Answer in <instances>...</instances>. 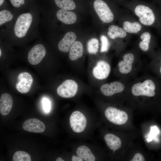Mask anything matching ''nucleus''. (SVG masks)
<instances>
[{"label": "nucleus", "instance_id": "obj_1", "mask_svg": "<svg viewBox=\"0 0 161 161\" xmlns=\"http://www.w3.org/2000/svg\"><path fill=\"white\" fill-rule=\"evenodd\" d=\"M93 8L100 19L104 23L112 22L114 16L110 7L109 1L107 0H94Z\"/></svg>", "mask_w": 161, "mask_h": 161}, {"label": "nucleus", "instance_id": "obj_2", "mask_svg": "<svg viewBox=\"0 0 161 161\" xmlns=\"http://www.w3.org/2000/svg\"><path fill=\"white\" fill-rule=\"evenodd\" d=\"M155 85L153 80L149 79L143 83L134 84L132 87L131 92L135 96L144 95L153 97L155 95Z\"/></svg>", "mask_w": 161, "mask_h": 161}, {"label": "nucleus", "instance_id": "obj_3", "mask_svg": "<svg viewBox=\"0 0 161 161\" xmlns=\"http://www.w3.org/2000/svg\"><path fill=\"white\" fill-rule=\"evenodd\" d=\"M32 21V16L29 13L21 15L18 18L14 27V32L18 37L21 38L26 35Z\"/></svg>", "mask_w": 161, "mask_h": 161}, {"label": "nucleus", "instance_id": "obj_4", "mask_svg": "<svg viewBox=\"0 0 161 161\" xmlns=\"http://www.w3.org/2000/svg\"><path fill=\"white\" fill-rule=\"evenodd\" d=\"M105 115L109 121L118 125L126 123L128 118V115L125 112L112 107H108L106 109Z\"/></svg>", "mask_w": 161, "mask_h": 161}, {"label": "nucleus", "instance_id": "obj_5", "mask_svg": "<svg viewBox=\"0 0 161 161\" xmlns=\"http://www.w3.org/2000/svg\"><path fill=\"white\" fill-rule=\"evenodd\" d=\"M78 85L74 80L68 79L64 81L57 89L58 94L60 96L66 98H71L76 95Z\"/></svg>", "mask_w": 161, "mask_h": 161}, {"label": "nucleus", "instance_id": "obj_6", "mask_svg": "<svg viewBox=\"0 0 161 161\" xmlns=\"http://www.w3.org/2000/svg\"><path fill=\"white\" fill-rule=\"evenodd\" d=\"M70 125L74 132L80 133L85 129L87 120L85 116L79 111H75L71 114L69 118Z\"/></svg>", "mask_w": 161, "mask_h": 161}, {"label": "nucleus", "instance_id": "obj_7", "mask_svg": "<svg viewBox=\"0 0 161 161\" xmlns=\"http://www.w3.org/2000/svg\"><path fill=\"white\" fill-rule=\"evenodd\" d=\"M17 82L16 85V89L21 93L28 92L31 87L33 79L30 74L27 72L19 73L17 77Z\"/></svg>", "mask_w": 161, "mask_h": 161}, {"label": "nucleus", "instance_id": "obj_8", "mask_svg": "<svg viewBox=\"0 0 161 161\" xmlns=\"http://www.w3.org/2000/svg\"><path fill=\"white\" fill-rule=\"evenodd\" d=\"M46 54V50L44 46L41 44L34 46L30 51L27 59L29 63L32 65L39 64Z\"/></svg>", "mask_w": 161, "mask_h": 161}, {"label": "nucleus", "instance_id": "obj_9", "mask_svg": "<svg viewBox=\"0 0 161 161\" xmlns=\"http://www.w3.org/2000/svg\"><path fill=\"white\" fill-rule=\"evenodd\" d=\"M111 67L109 64L103 60L99 61L93 69L92 73L96 78L102 80L106 78L109 75Z\"/></svg>", "mask_w": 161, "mask_h": 161}, {"label": "nucleus", "instance_id": "obj_10", "mask_svg": "<svg viewBox=\"0 0 161 161\" xmlns=\"http://www.w3.org/2000/svg\"><path fill=\"white\" fill-rule=\"evenodd\" d=\"M23 129L27 131L36 133H41L45 130L44 124L36 118H30L25 121L23 123Z\"/></svg>", "mask_w": 161, "mask_h": 161}, {"label": "nucleus", "instance_id": "obj_11", "mask_svg": "<svg viewBox=\"0 0 161 161\" xmlns=\"http://www.w3.org/2000/svg\"><path fill=\"white\" fill-rule=\"evenodd\" d=\"M124 88V85L121 83L114 81L110 84H105L102 85L100 87V90L103 95L109 96L122 92Z\"/></svg>", "mask_w": 161, "mask_h": 161}, {"label": "nucleus", "instance_id": "obj_12", "mask_svg": "<svg viewBox=\"0 0 161 161\" xmlns=\"http://www.w3.org/2000/svg\"><path fill=\"white\" fill-rule=\"evenodd\" d=\"M76 38V35L74 32H69L66 33L58 43L59 50L64 52L69 51Z\"/></svg>", "mask_w": 161, "mask_h": 161}, {"label": "nucleus", "instance_id": "obj_13", "mask_svg": "<svg viewBox=\"0 0 161 161\" xmlns=\"http://www.w3.org/2000/svg\"><path fill=\"white\" fill-rule=\"evenodd\" d=\"M142 25L139 21L125 19H123L122 27L128 33L136 34L142 30Z\"/></svg>", "mask_w": 161, "mask_h": 161}, {"label": "nucleus", "instance_id": "obj_14", "mask_svg": "<svg viewBox=\"0 0 161 161\" xmlns=\"http://www.w3.org/2000/svg\"><path fill=\"white\" fill-rule=\"evenodd\" d=\"M13 105V100L8 93L2 94L0 98V113L2 115L8 114L11 111Z\"/></svg>", "mask_w": 161, "mask_h": 161}, {"label": "nucleus", "instance_id": "obj_15", "mask_svg": "<svg viewBox=\"0 0 161 161\" xmlns=\"http://www.w3.org/2000/svg\"><path fill=\"white\" fill-rule=\"evenodd\" d=\"M123 60L119 62L118 64L119 69L122 74H127L132 69V64L134 59L133 55L128 53L124 55L123 57Z\"/></svg>", "mask_w": 161, "mask_h": 161}, {"label": "nucleus", "instance_id": "obj_16", "mask_svg": "<svg viewBox=\"0 0 161 161\" xmlns=\"http://www.w3.org/2000/svg\"><path fill=\"white\" fill-rule=\"evenodd\" d=\"M56 15L58 19L67 24L74 23L77 19V16L74 13L62 9L57 12Z\"/></svg>", "mask_w": 161, "mask_h": 161}, {"label": "nucleus", "instance_id": "obj_17", "mask_svg": "<svg viewBox=\"0 0 161 161\" xmlns=\"http://www.w3.org/2000/svg\"><path fill=\"white\" fill-rule=\"evenodd\" d=\"M104 139L109 148L115 151L119 149L121 146V142L120 138L111 134H108L104 137Z\"/></svg>", "mask_w": 161, "mask_h": 161}, {"label": "nucleus", "instance_id": "obj_18", "mask_svg": "<svg viewBox=\"0 0 161 161\" xmlns=\"http://www.w3.org/2000/svg\"><path fill=\"white\" fill-rule=\"evenodd\" d=\"M127 35L128 33L122 27L114 25L109 27L107 32L108 36L112 39L117 38H124L127 36Z\"/></svg>", "mask_w": 161, "mask_h": 161}, {"label": "nucleus", "instance_id": "obj_19", "mask_svg": "<svg viewBox=\"0 0 161 161\" xmlns=\"http://www.w3.org/2000/svg\"><path fill=\"white\" fill-rule=\"evenodd\" d=\"M83 53V47L82 43L78 41H75L69 51V58L71 61L76 60L81 57Z\"/></svg>", "mask_w": 161, "mask_h": 161}, {"label": "nucleus", "instance_id": "obj_20", "mask_svg": "<svg viewBox=\"0 0 161 161\" xmlns=\"http://www.w3.org/2000/svg\"><path fill=\"white\" fill-rule=\"evenodd\" d=\"M78 156L84 161H95V157L90 149L85 145H81L76 149Z\"/></svg>", "mask_w": 161, "mask_h": 161}, {"label": "nucleus", "instance_id": "obj_21", "mask_svg": "<svg viewBox=\"0 0 161 161\" xmlns=\"http://www.w3.org/2000/svg\"><path fill=\"white\" fill-rule=\"evenodd\" d=\"M140 38L141 41L139 44L140 48L143 51H147L149 49L151 38V34L148 31L144 32L141 34Z\"/></svg>", "mask_w": 161, "mask_h": 161}, {"label": "nucleus", "instance_id": "obj_22", "mask_svg": "<svg viewBox=\"0 0 161 161\" xmlns=\"http://www.w3.org/2000/svg\"><path fill=\"white\" fill-rule=\"evenodd\" d=\"M56 5L62 9L71 10L75 9L76 4L73 0H54Z\"/></svg>", "mask_w": 161, "mask_h": 161}, {"label": "nucleus", "instance_id": "obj_23", "mask_svg": "<svg viewBox=\"0 0 161 161\" xmlns=\"http://www.w3.org/2000/svg\"><path fill=\"white\" fill-rule=\"evenodd\" d=\"M99 48V42L97 39L92 38L88 41L87 43V50L91 54H96Z\"/></svg>", "mask_w": 161, "mask_h": 161}, {"label": "nucleus", "instance_id": "obj_24", "mask_svg": "<svg viewBox=\"0 0 161 161\" xmlns=\"http://www.w3.org/2000/svg\"><path fill=\"white\" fill-rule=\"evenodd\" d=\"M13 161H30L31 158L30 155L26 152L22 151H18L13 154Z\"/></svg>", "mask_w": 161, "mask_h": 161}, {"label": "nucleus", "instance_id": "obj_25", "mask_svg": "<svg viewBox=\"0 0 161 161\" xmlns=\"http://www.w3.org/2000/svg\"><path fill=\"white\" fill-rule=\"evenodd\" d=\"M13 15L10 11L6 10L0 12V25L10 21L13 18Z\"/></svg>", "mask_w": 161, "mask_h": 161}, {"label": "nucleus", "instance_id": "obj_26", "mask_svg": "<svg viewBox=\"0 0 161 161\" xmlns=\"http://www.w3.org/2000/svg\"><path fill=\"white\" fill-rule=\"evenodd\" d=\"M101 42V52H104L107 51L109 48V43L107 37L105 35H102L100 37Z\"/></svg>", "mask_w": 161, "mask_h": 161}, {"label": "nucleus", "instance_id": "obj_27", "mask_svg": "<svg viewBox=\"0 0 161 161\" xmlns=\"http://www.w3.org/2000/svg\"><path fill=\"white\" fill-rule=\"evenodd\" d=\"M150 128V133L148 135V138L146 139V140L148 142L151 141L154 136V135L157 134L158 131H157L158 129L156 126H151Z\"/></svg>", "mask_w": 161, "mask_h": 161}, {"label": "nucleus", "instance_id": "obj_28", "mask_svg": "<svg viewBox=\"0 0 161 161\" xmlns=\"http://www.w3.org/2000/svg\"><path fill=\"white\" fill-rule=\"evenodd\" d=\"M43 105L45 112H49L51 107L50 103L48 99L44 98L43 100Z\"/></svg>", "mask_w": 161, "mask_h": 161}, {"label": "nucleus", "instance_id": "obj_29", "mask_svg": "<svg viewBox=\"0 0 161 161\" xmlns=\"http://www.w3.org/2000/svg\"><path fill=\"white\" fill-rule=\"evenodd\" d=\"M12 5L16 7H19L24 3V0H10Z\"/></svg>", "mask_w": 161, "mask_h": 161}, {"label": "nucleus", "instance_id": "obj_30", "mask_svg": "<svg viewBox=\"0 0 161 161\" xmlns=\"http://www.w3.org/2000/svg\"><path fill=\"white\" fill-rule=\"evenodd\" d=\"M145 159L143 156L140 153H137L136 154L131 161H144Z\"/></svg>", "mask_w": 161, "mask_h": 161}, {"label": "nucleus", "instance_id": "obj_31", "mask_svg": "<svg viewBox=\"0 0 161 161\" xmlns=\"http://www.w3.org/2000/svg\"><path fill=\"white\" fill-rule=\"evenodd\" d=\"M71 160L72 161H82L83 160L79 157L75 156H73Z\"/></svg>", "mask_w": 161, "mask_h": 161}, {"label": "nucleus", "instance_id": "obj_32", "mask_svg": "<svg viewBox=\"0 0 161 161\" xmlns=\"http://www.w3.org/2000/svg\"><path fill=\"white\" fill-rule=\"evenodd\" d=\"M56 161H64V160L62 159L61 157L58 158L56 160Z\"/></svg>", "mask_w": 161, "mask_h": 161}, {"label": "nucleus", "instance_id": "obj_33", "mask_svg": "<svg viewBox=\"0 0 161 161\" xmlns=\"http://www.w3.org/2000/svg\"><path fill=\"white\" fill-rule=\"evenodd\" d=\"M118 2L123 4L125 1V0H116Z\"/></svg>", "mask_w": 161, "mask_h": 161}, {"label": "nucleus", "instance_id": "obj_34", "mask_svg": "<svg viewBox=\"0 0 161 161\" xmlns=\"http://www.w3.org/2000/svg\"><path fill=\"white\" fill-rule=\"evenodd\" d=\"M4 0H0V5L1 6L3 3Z\"/></svg>", "mask_w": 161, "mask_h": 161}, {"label": "nucleus", "instance_id": "obj_35", "mask_svg": "<svg viewBox=\"0 0 161 161\" xmlns=\"http://www.w3.org/2000/svg\"><path fill=\"white\" fill-rule=\"evenodd\" d=\"M1 49H0V57L1 56Z\"/></svg>", "mask_w": 161, "mask_h": 161}, {"label": "nucleus", "instance_id": "obj_36", "mask_svg": "<svg viewBox=\"0 0 161 161\" xmlns=\"http://www.w3.org/2000/svg\"><path fill=\"white\" fill-rule=\"evenodd\" d=\"M160 72L161 74V65L160 68Z\"/></svg>", "mask_w": 161, "mask_h": 161}]
</instances>
